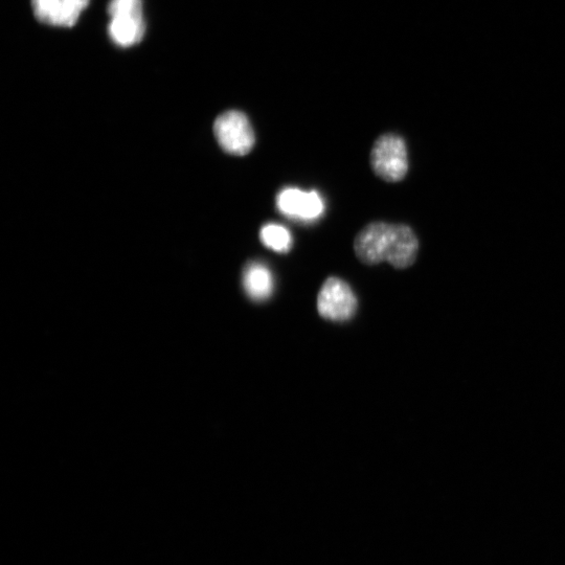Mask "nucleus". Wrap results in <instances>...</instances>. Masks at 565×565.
<instances>
[{
  "mask_svg": "<svg viewBox=\"0 0 565 565\" xmlns=\"http://www.w3.org/2000/svg\"><path fill=\"white\" fill-rule=\"evenodd\" d=\"M354 251L366 265L389 262L397 269H405L417 260L419 240L409 225L372 222L357 234Z\"/></svg>",
  "mask_w": 565,
  "mask_h": 565,
  "instance_id": "nucleus-1",
  "label": "nucleus"
},
{
  "mask_svg": "<svg viewBox=\"0 0 565 565\" xmlns=\"http://www.w3.org/2000/svg\"><path fill=\"white\" fill-rule=\"evenodd\" d=\"M370 163L384 182L399 183L409 172L408 147L399 135L382 134L373 145Z\"/></svg>",
  "mask_w": 565,
  "mask_h": 565,
  "instance_id": "nucleus-2",
  "label": "nucleus"
},
{
  "mask_svg": "<svg viewBox=\"0 0 565 565\" xmlns=\"http://www.w3.org/2000/svg\"><path fill=\"white\" fill-rule=\"evenodd\" d=\"M214 133L221 149L229 154L244 156L256 144L253 126L245 113L238 110L225 111L214 123Z\"/></svg>",
  "mask_w": 565,
  "mask_h": 565,
  "instance_id": "nucleus-3",
  "label": "nucleus"
},
{
  "mask_svg": "<svg viewBox=\"0 0 565 565\" xmlns=\"http://www.w3.org/2000/svg\"><path fill=\"white\" fill-rule=\"evenodd\" d=\"M318 310L322 318L329 321L352 319L357 310V299L350 285L336 277L327 279L319 292Z\"/></svg>",
  "mask_w": 565,
  "mask_h": 565,
  "instance_id": "nucleus-4",
  "label": "nucleus"
},
{
  "mask_svg": "<svg viewBox=\"0 0 565 565\" xmlns=\"http://www.w3.org/2000/svg\"><path fill=\"white\" fill-rule=\"evenodd\" d=\"M277 206L284 215L301 220L316 219L325 209L318 193L293 188L285 189L278 195Z\"/></svg>",
  "mask_w": 565,
  "mask_h": 565,
  "instance_id": "nucleus-5",
  "label": "nucleus"
},
{
  "mask_svg": "<svg viewBox=\"0 0 565 565\" xmlns=\"http://www.w3.org/2000/svg\"><path fill=\"white\" fill-rule=\"evenodd\" d=\"M242 282L246 295L255 302H264L273 295V275L260 262H250L244 267Z\"/></svg>",
  "mask_w": 565,
  "mask_h": 565,
  "instance_id": "nucleus-6",
  "label": "nucleus"
},
{
  "mask_svg": "<svg viewBox=\"0 0 565 565\" xmlns=\"http://www.w3.org/2000/svg\"><path fill=\"white\" fill-rule=\"evenodd\" d=\"M145 28L143 17H115L110 20L108 34L119 47L130 48L143 39Z\"/></svg>",
  "mask_w": 565,
  "mask_h": 565,
  "instance_id": "nucleus-7",
  "label": "nucleus"
},
{
  "mask_svg": "<svg viewBox=\"0 0 565 565\" xmlns=\"http://www.w3.org/2000/svg\"><path fill=\"white\" fill-rule=\"evenodd\" d=\"M262 243L278 253H287L292 245V238L287 229L278 224H266L260 232Z\"/></svg>",
  "mask_w": 565,
  "mask_h": 565,
  "instance_id": "nucleus-8",
  "label": "nucleus"
},
{
  "mask_svg": "<svg viewBox=\"0 0 565 565\" xmlns=\"http://www.w3.org/2000/svg\"><path fill=\"white\" fill-rule=\"evenodd\" d=\"M63 0H32L35 17L42 24L58 27Z\"/></svg>",
  "mask_w": 565,
  "mask_h": 565,
  "instance_id": "nucleus-9",
  "label": "nucleus"
},
{
  "mask_svg": "<svg viewBox=\"0 0 565 565\" xmlns=\"http://www.w3.org/2000/svg\"><path fill=\"white\" fill-rule=\"evenodd\" d=\"M90 0H63L58 27L71 28L77 24Z\"/></svg>",
  "mask_w": 565,
  "mask_h": 565,
  "instance_id": "nucleus-10",
  "label": "nucleus"
},
{
  "mask_svg": "<svg viewBox=\"0 0 565 565\" xmlns=\"http://www.w3.org/2000/svg\"><path fill=\"white\" fill-rule=\"evenodd\" d=\"M108 14L115 17H143V0H111Z\"/></svg>",
  "mask_w": 565,
  "mask_h": 565,
  "instance_id": "nucleus-11",
  "label": "nucleus"
}]
</instances>
